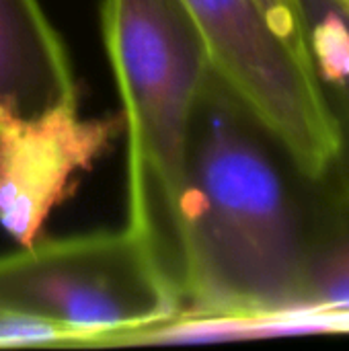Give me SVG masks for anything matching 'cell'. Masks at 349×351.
<instances>
[{
    "label": "cell",
    "mask_w": 349,
    "mask_h": 351,
    "mask_svg": "<svg viewBox=\"0 0 349 351\" xmlns=\"http://www.w3.org/2000/svg\"><path fill=\"white\" fill-rule=\"evenodd\" d=\"M315 68L349 90V6L341 0H306Z\"/></svg>",
    "instance_id": "obj_7"
},
{
    "label": "cell",
    "mask_w": 349,
    "mask_h": 351,
    "mask_svg": "<svg viewBox=\"0 0 349 351\" xmlns=\"http://www.w3.org/2000/svg\"><path fill=\"white\" fill-rule=\"evenodd\" d=\"M0 311L80 333L88 346L142 341L181 306L128 230L35 241L0 257Z\"/></svg>",
    "instance_id": "obj_3"
},
{
    "label": "cell",
    "mask_w": 349,
    "mask_h": 351,
    "mask_svg": "<svg viewBox=\"0 0 349 351\" xmlns=\"http://www.w3.org/2000/svg\"><path fill=\"white\" fill-rule=\"evenodd\" d=\"M76 95L68 51L39 0H0V107L35 115Z\"/></svg>",
    "instance_id": "obj_6"
},
{
    "label": "cell",
    "mask_w": 349,
    "mask_h": 351,
    "mask_svg": "<svg viewBox=\"0 0 349 351\" xmlns=\"http://www.w3.org/2000/svg\"><path fill=\"white\" fill-rule=\"evenodd\" d=\"M263 128L208 70L183 191V302L175 321L309 311V257Z\"/></svg>",
    "instance_id": "obj_1"
},
{
    "label": "cell",
    "mask_w": 349,
    "mask_h": 351,
    "mask_svg": "<svg viewBox=\"0 0 349 351\" xmlns=\"http://www.w3.org/2000/svg\"><path fill=\"white\" fill-rule=\"evenodd\" d=\"M341 2H346V4H348V6H349V0H341Z\"/></svg>",
    "instance_id": "obj_11"
},
{
    "label": "cell",
    "mask_w": 349,
    "mask_h": 351,
    "mask_svg": "<svg viewBox=\"0 0 349 351\" xmlns=\"http://www.w3.org/2000/svg\"><path fill=\"white\" fill-rule=\"evenodd\" d=\"M212 72L306 179H323L344 138L317 70L276 33L257 0H183Z\"/></svg>",
    "instance_id": "obj_4"
},
{
    "label": "cell",
    "mask_w": 349,
    "mask_h": 351,
    "mask_svg": "<svg viewBox=\"0 0 349 351\" xmlns=\"http://www.w3.org/2000/svg\"><path fill=\"white\" fill-rule=\"evenodd\" d=\"M267 21L276 29V33L286 41V45L294 51V56L317 70L311 56L309 41V10L304 0H257Z\"/></svg>",
    "instance_id": "obj_10"
},
{
    "label": "cell",
    "mask_w": 349,
    "mask_h": 351,
    "mask_svg": "<svg viewBox=\"0 0 349 351\" xmlns=\"http://www.w3.org/2000/svg\"><path fill=\"white\" fill-rule=\"evenodd\" d=\"M123 134V117H80L76 101L35 115L0 107V226L19 247L41 239L76 175Z\"/></svg>",
    "instance_id": "obj_5"
},
{
    "label": "cell",
    "mask_w": 349,
    "mask_h": 351,
    "mask_svg": "<svg viewBox=\"0 0 349 351\" xmlns=\"http://www.w3.org/2000/svg\"><path fill=\"white\" fill-rule=\"evenodd\" d=\"M101 29L128 138L125 228L181 306L185 167L206 47L183 0H103Z\"/></svg>",
    "instance_id": "obj_2"
},
{
    "label": "cell",
    "mask_w": 349,
    "mask_h": 351,
    "mask_svg": "<svg viewBox=\"0 0 349 351\" xmlns=\"http://www.w3.org/2000/svg\"><path fill=\"white\" fill-rule=\"evenodd\" d=\"M0 346H88V341L68 327L0 311Z\"/></svg>",
    "instance_id": "obj_9"
},
{
    "label": "cell",
    "mask_w": 349,
    "mask_h": 351,
    "mask_svg": "<svg viewBox=\"0 0 349 351\" xmlns=\"http://www.w3.org/2000/svg\"><path fill=\"white\" fill-rule=\"evenodd\" d=\"M309 304L317 311H349V234L309 257Z\"/></svg>",
    "instance_id": "obj_8"
}]
</instances>
